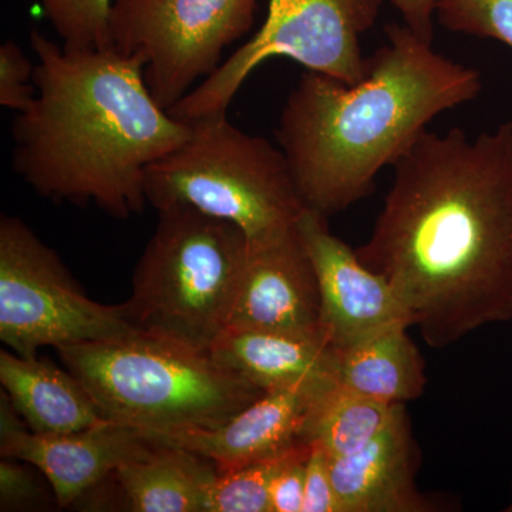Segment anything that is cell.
Returning <instances> with one entry per match:
<instances>
[{
	"label": "cell",
	"instance_id": "e0dca14e",
	"mask_svg": "<svg viewBox=\"0 0 512 512\" xmlns=\"http://www.w3.org/2000/svg\"><path fill=\"white\" fill-rule=\"evenodd\" d=\"M407 325H394L348 346L333 348L332 375L345 389L380 402L406 404L424 392L427 377Z\"/></svg>",
	"mask_w": 512,
	"mask_h": 512
},
{
	"label": "cell",
	"instance_id": "ba28073f",
	"mask_svg": "<svg viewBox=\"0 0 512 512\" xmlns=\"http://www.w3.org/2000/svg\"><path fill=\"white\" fill-rule=\"evenodd\" d=\"M136 332L124 303L103 305L77 286L59 256L18 217L0 218V339L23 357Z\"/></svg>",
	"mask_w": 512,
	"mask_h": 512
},
{
	"label": "cell",
	"instance_id": "ac0fdd59",
	"mask_svg": "<svg viewBox=\"0 0 512 512\" xmlns=\"http://www.w3.org/2000/svg\"><path fill=\"white\" fill-rule=\"evenodd\" d=\"M134 512H205L208 488L218 476L207 458L161 444L151 456L116 471Z\"/></svg>",
	"mask_w": 512,
	"mask_h": 512
},
{
	"label": "cell",
	"instance_id": "5b68a950",
	"mask_svg": "<svg viewBox=\"0 0 512 512\" xmlns=\"http://www.w3.org/2000/svg\"><path fill=\"white\" fill-rule=\"evenodd\" d=\"M188 123L190 136L147 168L148 204L231 222L249 244L296 228L306 207L281 148L239 130L227 111Z\"/></svg>",
	"mask_w": 512,
	"mask_h": 512
},
{
	"label": "cell",
	"instance_id": "277c9868",
	"mask_svg": "<svg viewBox=\"0 0 512 512\" xmlns=\"http://www.w3.org/2000/svg\"><path fill=\"white\" fill-rule=\"evenodd\" d=\"M56 350L104 419L147 437L215 429L265 392L218 365L210 352L138 330Z\"/></svg>",
	"mask_w": 512,
	"mask_h": 512
},
{
	"label": "cell",
	"instance_id": "8fae6325",
	"mask_svg": "<svg viewBox=\"0 0 512 512\" xmlns=\"http://www.w3.org/2000/svg\"><path fill=\"white\" fill-rule=\"evenodd\" d=\"M296 229L318 276L320 325L333 346L352 345L390 326H410L392 286L330 232L328 217L306 208Z\"/></svg>",
	"mask_w": 512,
	"mask_h": 512
},
{
	"label": "cell",
	"instance_id": "ffe728a7",
	"mask_svg": "<svg viewBox=\"0 0 512 512\" xmlns=\"http://www.w3.org/2000/svg\"><path fill=\"white\" fill-rule=\"evenodd\" d=\"M311 443L301 441L274 456L252 461L227 474H218L208 488L205 512H271L272 481L296 458L306 456Z\"/></svg>",
	"mask_w": 512,
	"mask_h": 512
},
{
	"label": "cell",
	"instance_id": "8992f818",
	"mask_svg": "<svg viewBox=\"0 0 512 512\" xmlns=\"http://www.w3.org/2000/svg\"><path fill=\"white\" fill-rule=\"evenodd\" d=\"M124 309L138 332L210 352L227 330L248 255L231 222L187 207L158 211Z\"/></svg>",
	"mask_w": 512,
	"mask_h": 512
},
{
	"label": "cell",
	"instance_id": "603a6c76",
	"mask_svg": "<svg viewBox=\"0 0 512 512\" xmlns=\"http://www.w3.org/2000/svg\"><path fill=\"white\" fill-rule=\"evenodd\" d=\"M35 64L20 46L6 40L0 46V106L20 113L36 97Z\"/></svg>",
	"mask_w": 512,
	"mask_h": 512
},
{
	"label": "cell",
	"instance_id": "d4e9b609",
	"mask_svg": "<svg viewBox=\"0 0 512 512\" xmlns=\"http://www.w3.org/2000/svg\"><path fill=\"white\" fill-rule=\"evenodd\" d=\"M305 467L303 512H340L338 495L330 476V457L325 448L311 443Z\"/></svg>",
	"mask_w": 512,
	"mask_h": 512
},
{
	"label": "cell",
	"instance_id": "2e32d148",
	"mask_svg": "<svg viewBox=\"0 0 512 512\" xmlns=\"http://www.w3.org/2000/svg\"><path fill=\"white\" fill-rule=\"evenodd\" d=\"M0 383L33 433L66 436L109 421L77 377L49 362L0 352Z\"/></svg>",
	"mask_w": 512,
	"mask_h": 512
},
{
	"label": "cell",
	"instance_id": "7402d4cb",
	"mask_svg": "<svg viewBox=\"0 0 512 512\" xmlns=\"http://www.w3.org/2000/svg\"><path fill=\"white\" fill-rule=\"evenodd\" d=\"M436 18L450 32L498 40L512 49V0H439Z\"/></svg>",
	"mask_w": 512,
	"mask_h": 512
},
{
	"label": "cell",
	"instance_id": "9a60e30c",
	"mask_svg": "<svg viewBox=\"0 0 512 512\" xmlns=\"http://www.w3.org/2000/svg\"><path fill=\"white\" fill-rule=\"evenodd\" d=\"M333 348L323 328L313 332L227 329L210 355L218 365L266 392L320 377L333 379Z\"/></svg>",
	"mask_w": 512,
	"mask_h": 512
},
{
	"label": "cell",
	"instance_id": "83f0119b",
	"mask_svg": "<svg viewBox=\"0 0 512 512\" xmlns=\"http://www.w3.org/2000/svg\"><path fill=\"white\" fill-rule=\"evenodd\" d=\"M505 511L512 512V497L510 503H508L507 508H505Z\"/></svg>",
	"mask_w": 512,
	"mask_h": 512
},
{
	"label": "cell",
	"instance_id": "7c38bea8",
	"mask_svg": "<svg viewBox=\"0 0 512 512\" xmlns=\"http://www.w3.org/2000/svg\"><path fill=\"white\" fill-rule=\"evenodd\" d=\"M333 383L335 380L330 377H320L266 390L220 427L171 431L150 439L207 458L217 467L218 474L231 473L306 441L313 409Z\"/></svg>",
	"mask_w": 512,
	"mask_h": 512
},
{
	"label": "cell",
	"instance_id": "5bb4252c",
	"mask_svg": "<svg viewBox=\"0 0 512 512\" xmlns=\"http://www.w3.org/2000/svg\"><path fill=\"white\" fill-rule=\"evenodd\" d=\"M330 476L340 512L437 510L414 480L416 448L404 404L365 448L350 456L330 457Z\"/></svg>",
	"mask_w": 512,
	"mask_h": 512
},
{
	"label": "cell",
	"instance_id": "484cf974",
	"mask_svg": "<svg viewBox=\"0 0 512 512\" xmlns=\"http://www.w3.org/2000/svg\"><path fill=\"white\" fill-rule=\"evenodd\" d=\"M309 453L289 463L272 481L269 491L271 512H303L305 467Z\"/></svg>",
	"mask_w": 512,
	"mask_h": 512
},
{
	"label": "cell",
	"instance_id": "7a4b0ae2",
	"mask_svg": "<svg viewBox=\"0 0 512 512\" xmlns=\"http://www.w3.org/2000/svg\"><path fill=\"white\" fill-rule=\"evenodd\" d=\"M36 97L13 120V168L40 197L120 220L147 204L146 171L190 136L154 99L144 64L113 47L66 49L33 29Z\"/></svg>",
	"mask_w": 512,
	"mask_h": 512
},
{
	"label": "cell",
	"instance_id": "3957f363",
	"mask_svg": "<svg viewBox=\"0 0 512 512\" xmlns=\"http://www.w3.org/2000/svg\"><path fill=\"white\" fill-rule=\"evenodd\" d=\"M349 84L306 70L285 101L276 140L306 208L330 217L375 190L444 111L477 99L481 74L434 52L404 25Z\"/></svg>",
	"mask_w": 512,
	"mask_h": 512
},
{
	"label": "cell",
	"instance_id": "9c48e42d",
	"mask_svg": "<svg viewBox=\"0 0 512 512\" xmlns=\"http://www.w3.org/2000/svg\"><path fill=\"white\" fill-rule=\"evenodd\" d=\"M258 0H113L110 46L144 64L154 99L171 110L254 23Z\"/></svg>",
	"mask_w": 512,
	"mask_h": 512
},
{
	"label": "cell",
	"instance_id": "cb8c5ba5",
	"mask_svg": "<svg viewBox=\"0 0 512 512\" xmlns=\"http://www.w3.org/2000/svg\"><path fill=\"white\" fill-rule=\"evenodd\" d=\"M30 464L16 458L2 457L0 461V510L20 511L40 508L47 500L40 478Z\"/></svg>",
	"mask_w": 512,
	"mask_h": 512
},
{
	"label": "cell",
	"instance_id": "30bf717a",
	"mask_svg": "<svg viewBox=\"0 0 512 512\" xmlns=\"http://www.w3.org/2000/svg\"><path fill=\"white\" fill-rule=\"evenodd\" d=\"M160 446L143 431L113 421L66 436L33 433L8 394L0 396V454L35 466L59 507L73 504L124 464L143 460Z\"/></svg>",
	"mask_w": 512,
	"mask_h": 512
},
{
	"label": "cell",
	"instance_id": "4fadbf2b",
	"mask_svg": "<svg viewBox=\"0 0 512 512\" xmlns=\"http://www.w3.org/2000/svg\"><path fill=\"white\" fill-rule=\"evenodd\" d=\"M227 329L313 332L320 325L318 276L298 229L249 244Z\"/></svg>",
	"mask_w": 512,
	"mask_h": 512
},
{
	"label": "cell",
	"instance_id": "44dd1931",
	"mask_svg": "<svg viewBox=\"0 0 512 512\" xmlns=\"http://www.w3.org/2000/svg\"><path fill=\"white\" fill-rule=\"evenodd\" d=\"M113 0H40L43 13L66 49L110 46Z\"/></svg>",
	"mask_w": 512,
	"mask_h": 512
},
{
	"label": "cell",
	"instance_id": "4316f807",
	"mask_svg": "<svg viewBox=\"0 0 512 512\" xmlns=\"http://www.w3.org/2000/svg\"><path fill=\"white\" fill-rule=\"evenodd\" d=\"M389 3L402 15L404 26L424 42L433 43L434 19L439 0H389Z\"/></svg>",
	"mask_w": 512,
	"mask_h": 512
},
{
	"label": "cell",
	"instance_id": "d6986e66",
	"mask_svg": "<svg viewBox=\"0 0 512 512\" xmlns=\"http://www.w3.org/2000/svg\"><path fill=\"white\" fill-rule=\"evenodd\" d=\"M399 406L352 392L335 382L316 403L305 440L320 444L330 457L350 456L386 429Z\"/></svg>",
	"mask_w": 512,
	"mask_h": 512
},
{
	"label": "cell",
	"instance_id": "52a82bcc",
	"mask_svg": "<svg viewBox=\"0 0 512 512\" xmlns=\"http://www.w3.org/2000/svg\"><path fill=\"white\" fill-rule=\"evenodd\" d=\"M382 0H271L261 29L170 111L183 121L224 113L266 60L288 57L309 72L353 84L366 76L360 40L379 18Z\"/></svg>",
	"mask_w": 512,
	"mask_h": 512
},
{
	"label": "cell",
	"instance_id": "6da1fadb",
	"mask_svg": "<svg viewBox=\"0 0 512 512\" xmlns=\"http://www.w3.org/2000/svg\"><path fill=\"white\" fill-rule=\"evenodd\" d=\"M360 262L434 349L512 320V121L476 138L427 130L393 165Z\"/></svg>",
	"mask_w": 512,
	"mask_h": 512
}]
</instances>
